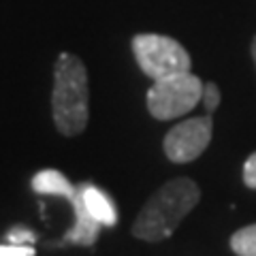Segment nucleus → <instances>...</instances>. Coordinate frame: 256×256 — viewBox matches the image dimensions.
<instances>
[{
  "mask_svg": "<svg viewBox=\"0 0 256 256\" xmlns=\"http://www.w3.org/2000/svg\"><path fill=\"white\" fill-rule=\"evenodd\" d=\"M79 192H82V196H84L88 214H90L100 226H114L118 222V210H116L114 201H111L98 186H94L90 182H84V184H79Z\"/></svg>",
  "mask_w": 256,
  "mask_h": 256,
  "instance_id": "nucleus-7",
  "label": "nucleus"
},
{
  "mask_svg": "<svg viewBox=\"0 0 256 256\" xmlns=\"http://www.w3.org/2000/svg\"><path fill=\"white\" fill-rule=\"evenodd\" d=\"M203 82L192 73L156 79L148 90V109L156 120H175L203 100Z\"/></svg>",
  "mask_w": 256,
  "mask_h": 256,
  "instance_id": "nucleus-4",
  "label": "nucleus"
},
{
  "mask_svg": "<svg viewBox=\"0 0 256 256\" xmlns=\"http://www.w3.org/2000/svg\"><path fill=\"white\" fill-rule=\"evenodd\" d=\"M230 248L237 256H256V224L239 228L230 237Z\"/></svg>",
  "mask_w": 256,
  "mask_h": 256,
  "instance_id": "nucleus-9",
  "label": "nucleus"
},
{
  "mask_svg": "<svg viewBox=\"0 0 256 256\" xmlns=\"http://www.w3.org/2000/svg\"><path fill=\"white\" fill-rule=\"evenodd\" d=\"M132 52L139 68L150 79H162L180 73H190L192 60L186 47L164 34H137L132 38Z\"/></svg>",
  "mask_w": 256,
  "mask_h": 256,
  "instance_id": "nucleus-3",
  "label": "nucleus"
},
{
  "mask_svg": "<svg viewBox=\"0 0 256 256\" xmlns=\"http://www.w3.org/2000/svg\"><path fill=\"white\" fill-rule=\"evenodd\" d=\"M244 184L248 188L256 190V152L248 156L246 164H244Z\"/></svg>",
  "mask_w": 256,
  "mask_h": 256,
  "instance_id": "nucleus-13",
  "label": "nucleus"
},
{
  "mask_svg": "<svg viewBox=\"0 0 256 256\" xmlns=\"http://www.w3.org/2000/svg\"><path fill=\"white\" fill-rule=\"evenodd\" d=\"M252 58H254V64H256V36H254V41H252Z\"/></svg>",
  "mask_w": 256,
  "mask_h": 256,
  "instance_id": "nucleus-14",
  "label": "nucleus"
},
{
  "mask_svg": "<svg viewBox=\"0 0 256 256\" xmlns=\"http://www.w3.org/2000/svg\"><path fill=\"white\" fill-rule=\"evenodd\" d=\"M32 190H34L36 194L62 196V198H66V201H70L77 192V188L66 180V175H62L56 169L38 171L34 178H32Z\"/></svg>",
  "mask_w": 256,
  "mask_h": 256,
  "instance_id": "nucleus-8",
  "label": "nucleus"
},
{
  "mask_svg": "<svg viewBox=\"0 0 256 256\" xmlns=\"http://www.w3.org/2000/svg\"><path fill=\"white\" fill-rule=\"evenodd\" d=\"M203 105H205V109H207V114L210 116L220 105V90H218V86L212 84V82L203 86Z\"/></svg>",
  "mask_w": 256,
  "mask_h": 256,
  "instance_id": "nucleus-11",
  "label": "nucleus"
},
{
  "mask_svg": "<svg viewBox=\"0 0 256 256\" xmlns=\"http://www.w3.org/2000/svg\"><path fill=\"white\" fill-rule=\"evenodd\" d=\"M6 242L18 244V246H32V244H36V235L24 226H15L13 230L6 233Z\"/></svg>",
  "mask_w": 256,
  "mask_h": 256,
  "instance_id": "nucleus-10",
  "label": "nucleus"
},
{
  "mask_svg": "<svg viewBox=\"0 0 256 256\" xmlns=\"http://www.w3.org/2000/svg\"><path fill=\"white\" fill-rule=\"evenodd\" d=\"M73 205V212H75V224L73 228L64 235L62 242H70V244H79V246H92L98 237V230H100V224L96 222L90 214L86 210V203H84V196L79 192V186H77V192L75 196L68 201Z\"/></svg>",
  "mask_w": 256,
  "mask_h": 256,
  "instance_id": "nucleus-6",
  "label": "nucleus"
},
{
  "mask_svg": "<svg viewBox=\"0 0 256 256\" xmlns=\"http://www.w3.org/2000/svg\"><path fill=\"white\" fill-rule=\"evenodd\" d=\"M90 86H88L86 64L73 54H60L54 66L52 111L56 128L73 137L84 132L90 118Z\"/></svg>",
  "mask_w": 256,
  "mask_h": 256,
  "instance_id": "nucleus-2",
  "label": "nucleus"
},
{
  "mask_svg": "<svg viewBox=\"0 0 256 256\" xmlns=\"http://www.w3.org/2000/svg\"><path fill=\"white\" fill-rule=\"evenodd\" d=\"M214 132V120L212 116L190 118L182 124L173 126L164 137V154L171 162H192L207 150Z\"/></svg>",
  "mask_w": 256,
  "mask_h": 256,
  "instance_id": "nucleus-5",
  "label": "nucleus"
},
{
  "mask_svg": "<svg viewBox=\"0 0 256 256\" xmlns=\"http://www.w3.org/2000/svg\"><path fill=\"white\" fill-rule=\"evenodd\" d=\"M0 256H36V252L32 246L4 244V246H0Z\"/></svg>",
  "mask_w": 256,
  "mask_h": 256,
  "instance_id": "nucleus-12",
  "label": "nucleus"
},
{
  "mask_svg": "<svg viewBox=\"0 0 256 256\" xmlns=\"http://www.w3.org/2000/svg\"><path fill=\"white\" fill-rule=\"evenodd\" d=\"M201 190L192 180L180 178L158 188L132 224V235L143 242H160L173 235L178 224L194 210Z\"/></svg>",
  "mask_w": 256,
  "mask_h": 256,
  "instance_id": "nucleus-1",
  "label": "nucleus"
}]
</instances>
